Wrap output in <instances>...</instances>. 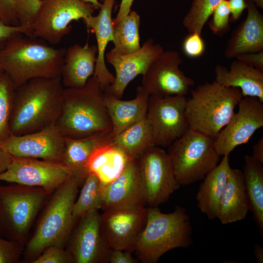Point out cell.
Wrapping results in <instances>:
<instances>
[{
    "label": "cell",
    "mask_w": 263,
    "mask_h": 263,
    "mask_svg": "<svg viewBox=\"0 0 263 263\" xmlns=\"http://www.w3.org/2000/svg\"><path fill=\"white\" fill-rule=\"evenodd\" d=\"M78 220L68 240L67 248L74 263H108L111 249L101 230L98 210L87 211Z\"/></svg>",
    "instance_id": "cell-16"
},
{
    "label": "cell",
    "mask_w": 263,
    "mask_h": 263,
    "mask_svg": "<svg viewBox=\"0 0 263 263\" xmlns=\"http://www.w3.org/2000/svg\"><path fill=\"white\" fill-rule=\"evenodd\" d=\"M19 25L29 27L33 22L41 0H13Z\"/></svg>",
    "instance_id": "cell-36"
},
{
    "label": "cell",
    "mask_w": 263,
    "mask_h": 263,
    "mask_svg": "<svg viewBox=\"0 0 263 263\" xmlns=\"http://www.w3.org/2000/svg\"><path fill=\"white\" fill-rule=\"evenodd\" d=\"M149 97L142 86L137 87L136 97L130 100H122L105 94L113 137L146 117Z\"/></svg>",
    "instance_id": "cell-25"
},
{
    "label": "cell",
    "mask_w": 263,
    "mask_h": 263,
    "mask_svg": "<svg viewBox=\"0 0 263 263\" xmlns=\"http://www.w3.org/2000/svg\"><path fill=\"white\" fill-rule=\"evenodd\" d=\"M115 1L104 0L97 16L92 15L83 19L87 27L91 28L95 35L97 53L93 75L103 91L115 80V76L106 67L104 58L107 44L113 40L114 25L112 14Z\"/></svg>",
    "instance_id": "cell-21"
},
{
    "label": "cell",
    "mask_w": 263,
    "mask_h": 263,
    "mask_svg": "<svg viewBox=\"0 0 263 263\" xmlns=\"http://www.w3.org/2000/svg\"><path fill=\"white\" fill-rule=\"evenodd\" d=\"M182 62L178 52L164 51L143 75L142 87L150 96H186L194 81L180 69Z\"/></svg>",
    "instance_id": "cell-13"
},
{
    "label": "cell",
    "mask_w": 263,
    "mask_h": 263,
    "mask_svg": "<svg viewBox=\"0 0 263 263\" xmlns=\"http://www.w3.org/2000/svg\"><path fill=\"white\" fill-rule=\"evenodd\" d=\"M55 125L64 137L71 138L112 131L105 94L94 75L82 88H64L61 109Z\"/></svg>",
    "instance_id": "cell-4"
},
{
    "label": "cell",
    "mask_w": 263,
    "mask_h": 263,
    "mask_svg": "<svg viewBox=\"0 0 263 263\" xmlns=\"http://www.w3.org/2000/svg\"><path fill=\"white\" fill-rule=\"evenodd\" d=\"M0 19L7 25H19L13 0H0Z\"/></svg>",
    "instance_id": "cell-41"
},
{
    "label": "cell",
    "mask_w": 263,
    "mask_h": 263,
    "mask_svg": "<svg viewBox=\"0 0 263 263\" xmlns=\"http://www.w3.org/2000/svg\"><path fill=\"white\" fill-rule=\"evenodd\" d=\"M97 49L87 41L84 46L75 44L66 49L61 72L64 88L84 87L93 75L96 61Z\"/></svg>",
    "instance_id": "cell-22"
},
{
    "label": "cell",
    "mask_w": 263,
    "mask_h": 263,
    "mask_svg": "<svg viewBox=\"0 0 263 263\" xmlns=\"http://www.w3.org/2000/svg\"><path fill=\"white\" fill-rule=\"evenodd\" d=\"M84 2L90 3L93 5L96 9H99L102 5V3L98 0H81Z\"/></svg>",
    "instance_id": "cell-49"
},
{
    "label": "cell",
    "mask_w": 263,
    "mask_h": 263,
    "mask_svg": "<svg viewBox=\"0 0 263 263\" xmlns=\"http://www.w3.org/2000/svg\"><path fill=\"white\" fill-rule=\"evenodd\" d=\"M0 144L12 157L62 163L64 137L56 125L21 135L10 134Z\"/></svg>",
    "instance_id": "cell-17"
},
{
    "label": "cell",
    "mask_w": 263,
    "mask_h": 263,
    "mask_svg": "<svg viewBox=\"0 0 263 263\" xmlns=\"http://www.w3.org/2000/svg\"><path fill=\"white\" fill-rule=\"evenodd\" d=\"M109 262L110 263H137V260L132 257L130 251L111 249Z\"/></svg>",
    "instance_id": "cell-43"
},
{
    "label": "cell",
    "mask_w": 263,
    "mask_h": 263,
    "mask_svg": "<svg viewBox=\"0 0 263 263\" xmlns=\"http://www.w3.org/2000/svg\"><path fill=\"white\" fill-rule=\"evenodd\" d=\"M250 210L243 172L230 169L222 194L217 218L224 225L244 219Z\"/></svg>",
    "instance_id": "cell-24"
},
{
    "label": "cell",
    "mask_w": 263,
    "mask_h": 263,
    "mask_svg": "<svg viewBox=\"0 0 263 263\" xmlns=\"http://www.w3.org/2000/svg\"><path fill=\"white\" fill-rule=\"evenodd\" d=\"M94 6L81 0H41L28 36L51 45L59 43L71 31L70 23L93 15Z\"/></svg>",
    "instance_id": "cell-9"
},
{
    "label": "cell",
    "mask_w": 263,
    "mask_h": 263,
    "mask_svg": "<svg viewBox=\"0 0 263 263\" xmlns=\"http://www.w3.org/2000/svg\"><path fill=\"white\" fill-rule=\"evenodd\" d=\"M133 1L134 0H121L117 14L113 20L114 26L130 13Z\"/></svg>",
    "instance_id": "cell-45"
},
{
    "label": "cell",
    "mask_w": 263,
    "mask_h": 263,
    "mask_svg": "<svg viewBox=\"0 0 263 263\" xmlns=\"http://www.w3.org/2000/svg\"><path fill=\"white\" fill-rule=\"evenodd\" d=\"M236 58L263 72V51L241 54Z\"/></svg>",
    "instance_id": "cell-42"
},
{
    "label": "cell",
    "mask_w": 263,
    "mask_h": 263,
    "mask_svg": "<svg viewBox=\"0 0 263 263\" xmlns=\"http://www.w3.org/2000/svg\"><path fill=\"white\" fill-rule=\"evenodd\" d=\"M112 142L133 160L155 146L146 117L113 136Z\"/></svg>",
    "instance_id": "cell-30"
},
{
    "label": "cell",
    "mask_w": 263,
    "mask_h": 263,
    "mask_svg": "<svg viewBox=\"0 0 263 263\" xmlns=\"http://www.w3.org/2000/svg\"><path fill=\"white\" fill-rule=\"evenodd\" d=\"M164 51L161 45L149 38L140 48L121 55L112 49L106 55L107 62L115 72L114 83L105 88V94L121 99L129 83L139 75H144L152 62Z\"/></svg>",
    "instance_id": "cell-18"
},
{
    "label": "cell",
    "mask_w": 263,
    "mask_h": 263,
    "mask_svg": "<svg viewBox=\"0 0 263 263\" xmlns=\"http://www.w3.org/2000/svg\"><path fill=\"white\" fill-rule=\"evenodd\" d=\"M20 33L28 36L29 27L19 25H7L0 19V47H2L7 40Z\"/></svg>",
    "instance_id": "cell-40"
},
{
    "label": "cell",
    "mask_w": 263,
    "mask_h": 263,
    "mask_svg": "<svg viewBox=\"0 0 263 263\" xmlns=\"http://www.w3.org/2000/svg\"><path fill=\"white\" fill-rule=\"evenodd\" d=\"M137 163L148 207H158L166 202L180 187L169 155L161 147L150 148L138 158Z\"/></svg>",
    "instance_id": "cell-10"
},
{
    "label": "cell",
    "mask_w": 263,
    "mask_h": 263,
    "mask_svg": "<svg viewBox=\"0 0 263 263\" xmlns=\"http://www.w3.org/2000/svg\"><path fill=\"white\" fill-rule=\"evenodd\" d=\"M87 175L74 173L50 195L34 234L24 247L23 254L30 263L49 246L64 248L77 221L73 208L78 188Z\"/></svg>",
    "instance_id": "cell-3"
},
{
    "label": "cell",
    "mask_w": 263,
    "mask_h": 263,
    "mask_svg": "<svg viewBox=\"0 0 263 263\" xmlns=\"http://www.w3.org/2000/svg\"><path fill=\"white\" fill-rule=\"evenodd\" d=\"M246 19L232 32L224 52L228 59L240 55L263 51V16L251 0H245Z\"/></svg>",
    "instance_id": "cell-20"
},
{
    "label": "cell",
    "mask_w": 263,
    "mask_h": 263,
    "mask_svg": "<svg viewBox=\"0 0 263 263\" xmlns=\"http://www.w3.org/2000/svg\"><path fill=\"white\" fill-rule=\"evenodd\" d=\"M16 89L4 72L0 74V143L11 134L9 123Z\"/></svg>",
    "instance_id": "cell-34"
},
{
    "label": "cell",
    "mask_w": 263,
    "mask_h": 263,
    "mask_svg": "<svg viewBox=\"0 0 263 263\" xmlns=\"http://www.w3.org/2000/svg\"><path fill=\"white\" fill-rule=\"evenodd\" d=\"M74 173L71 169L61 163L12 157L6 170L0 173V181L40 187L53 193Z\"/></svg>",
    "instance_id": "cell-12"
},
{
    "label": "cell",
    "mask_w": 263,
    "mask_h": 263,
    "mask_svg": "<svg viewBox=\"0 0 263 263\" xmlns=\"http://www.w3.org/2000/svg\"><path fill=\"white\" fill-rule=\"evenodd\" d=\"M146 205L144 190L136 160L118 177L103 188L101 209L104 211Z\"/></svg>",
    "instance_id": "cell-19"
},
{
    "label": "cell",
    "mask_w": 263,
    "mask_h": 263,
    "mask_svg": "<svg viewBox=\"0 0 263 263\" xmlns=\"http://www.w3.org/2000/svg\"><path fill=\"white\" fill-rule=\"evenodd\" d=\"M222 0H192L182 23L189 34H202L204 25Z\"/></svg>",
    "instance_id": "cell-33"
},
{
    "label": "cell",
    "mask_w": 263,
    "mask_h": 263,
    "mask_svg": "<svg viewBox=\"0 0 263 263\" xmlns=\"http://www.w3.org/2000/svg\"><path fill=\"white\" fill-rule=\"evenodd\" d=\"M103 211L100 214L101 227L110 248L133 252L146 222L147 207L114 208Z\"/></svg>",
    "instance_id": "cell-15"
},
{
    "label": "cell",
    "mask_w": 263,
    "mask_h": 263,
    "mask_svg": "<svg viewBox=\"0 0 263 263\" xmlns=\"http://www.w3.org/2000/svg\"><path fill=\"white\" fill-rule=\"evenodd\" d=\"M244 184L252 212L262 235L263 234V166L251 156L245 155L243 171Z\"/></svg>",
    "instance_id": "cell-29"
},
{
    "label": "cell",
    "mask_w": 263,
    "mask_h": 263,
    "mask_svg": "<svg viewBox=\"0 0 263 263\" xmlns=\"http://www.w3.org/2000/svg\"><path fill=\"white\" fill-rule=\"evenodd\" d=\"M12 157L4 150L0 143V173L6 170Z\"/></svg>",
    "instance_id": "cell-46"
},
{
    "label": "cell",
    "mask_w": 263,
    "mask_h": 263,
    "mask_svg": "<svg viewBox=\"0 0 263 263\" xmlns=\"http://www.w3.org/2000/svg\"><path fill=\"white\" fill-rule=\"evenodd\" d=\"M112 131L102 132L81 138L64 137L62 163L75 173H88L87 164L94 151L112 142Z\"/></svg>",
    "instance_id": "cell-28"
},
{
    "label": "cell",
    "mask_w": 263,
    "mask_h": 263,
    "mask_svg": "<svg viewBox=\"0 0 263 263\" xmlns=\"http://www.w3.org/2000/svg\"><path fill=\"white\" fill-rule=\"evenodd\" d=\"M230 169L228 156H223L221 162L205 176L199 187L196 195L197 207L210 220L217 218Z\"/></svg>",
    "instance_id": "cell-26"
},
{
    "label": "cell",
    "mask_w": 263,
    "mask_h": 263,
    "mask_svg": "<svg viewBox=\"0 0 263 263\" xmlns=\"http://www.w3.org/2000/svg\"><path fill=\"white\" fill-rule=\"evenodd\" d=\"M231 20H237L242 15L243 11L247 8V4L245 0H227Z\"/></svg>",
    "instance_id": "cell-44"
},
{
    "label": "cell",
    "mask_w": 263,
    "mask_h": 263,
    "mask_svg": "<svg viewBox=\"0 0 263 263\" xmlns=\"http://www.w3.org/2000/svg\"><path fill=\"white\" fill-rule=\"evenodd\" d=\"M140 17L135 11L130 13L114 26L113 40L117 53L125 55L138 50L140 47L139 27Z\"/></svg>",
    "instance_id": "cell-31"
},
{
    "label": "cell",
    "mask_w": 263,
    "mask_h": 263,
    "mask_svg": "<svg viewBox=\"0 0 263 263\" xmlns=\"http://www.w3.org/2000/svg\"><path fill=\"white\" fill-rule=\"evenodd\" d=\"M192 226L186 210L176 206L172 212L158 207H147V220L134 246L137 258L143 263H156L166 252L192 243Z\"/></svg>",
    "instance_id": "cell-5"
},
{
    "label": "cell",
    "mask_w": 263,
    "mask_h": 263,
    "mask_svg": "<svg viewBox=\"0 0 263 263\" xmlns=\"http://www.w3.org/2000/svg\"><path fill=\"white\" fill-rule=\"evenodd\" d=\"M66 48L18 33L0 49V65L16 89L35 78L61 77Z\"/></svg>",
    "instance_id": "cell-1"
},
{
    "label": "cell",
    "mask_w": 263,
    "mask_h": 263,
    "mask_svg": "<svg viewBox=\"0 0 263 263\" xmlns=\"http://www.w3.org/2000/svg\"><path fill=\"white\" fill-rule=\"evenodd\" d=\"M2 72H3V71H2V70L1 67L0 66V74H1Z\"/></svg>",
    "instance_id": "cell-51"
},
{
    "label": "cell",
    "mask_w": 263,
    "mask_h": 263,
    "mask_svg": "<svg viewBox=\"0 0 263 263\" xmlns=\"http://www.w3.org/2000/svg\"><path fill=\"white\" fill-rule=\"evenodd\" d=\"M238 106V112L234 113L214 139L215 148L220 156H229L236 147L246 144L263 126V102L257 97H243Z\"/></svg>",
    "instance_id": "cell-14"
},
{
    "label": "cell",
    "mask_w": 263,
    "mask_h": 263,
    "mask_svg": "<svg viewBox=\"0 0 263 263\" xmlns=\"http://www.w3.org/2000/svg\"><path fill=\"white\" fill-rule=\"evenodd\" d=\"M64 88L61 77L33 78L18 87L10 120L11 134L21 135L55 125Z\"/></svg>",
    "instance_id": "cell-2"
},
{
    "label": "cell",
    "mask_w": 263,
    "mask_h": 263,
    "mask_svg": "<svg viewBox=\"0 0 263 263\" xmlns=\"http://www.w3.org/2000/svg\"><path fill=\"white\" fill-rule=\"evenodd\" d=\"M52 193L17 184L0 186V236L24 247L38 214Z\"/></svg>",
    "instance_id": "cell-7"
},
{
    "label": "cell",
    "mask_w": 263,
    "mask_h": 263,
    "mask_svg": "<svg viewBox=\"0 0 263 263\" xmlns=\"http://www.w3.org/2000/svg\"><path fill=\"white\" fill-rule=\"evenodd\" d=\"M24 246L17 241L0 236V263H18L23 253Z\"/></svg>",
    "instance_id": "cell-38"
},
{
    "label": "cell",
    "mask_w": 263,
    "mask_h": 263,
    "mask_svg": "<svg viewBox=\"0 0 263 263\" xmlns=\"http://www.w3.org/2000/svg\"><path fill=\"white\" fill-rule=\"evenodd\" d=\"M215 81L226 87L239 88L243 97H257L263 102V72L236 59L229 69L217 64Z\"/></svg>",
    "instance_id": "cell-23"
},
{
    "label": "cell",
    "mask_w": 263,
    "mask_h": 263,
    "mask_svg": "<svg viewBox=\"0 0 263 263\" xmlns=\"http://www.w3.org/2000/svg\"><path fill=\"white\" fill-rule=\"evenodd\" d=\"M103 187L98 177L88 172L83 183L79 195L73 208V215L78 221L85 213L92 209H101Z\"/></svg>",
    "instance_id": "cell-32"
},
{
    "label": "cell",
    "mask_w": 263,
    "mask_h": 263,
    "mask_svg": "<svg viewBox=\"0 0 263 263\" xmlns=\"http://www.w3.org/2000/svg\"><path fill=\"white\" fill-rule=\"evenodd\" d=\"M243 97L239 88L206 82L191 91L186 112L189 128L215 138Z\"/></svg>",
    "instance_id": "cell-6"
},
{
    "label": "cell",
    "mask_w": 263,
    "mask_h": 263,
    "mask_svg": "<svg viewBox=\"0 0 263 263\" xmlns=\"http://www.w3.org/2000/svg\"><path fill=\"white\" fill-rule=\"evenodd\" d=\"M183 51L188 56L195 58L200 56L205 51V45L201 35L196 33H190L184 39Z\"/></svg>",
    "instance_id": "cell-39"
},
{
    "label": "cell",
    "mask_w": 263,
    "mask_h": 263,
    "mask_svg": "<svg viewBox=\"0 0 263 263\" xmlns=\"http://www.w3.org/2000/svg\"><path fill=\"white\" fill-rule=\"evenodd\" d=\"M104 0H98L99 1H100V2H102Z\"/></svg>",
    "instance_id": "cell-52"
},
{
    "label": "cell",
    "mask_w": 263,
    "mask_h": 263,
    "mask_svg": "<svg viewBox=\"0 0 263 263\" xmlns=\"http://www.w3.org/2000/svg\"><path fill=\"white\" fill-rule=\"evenodd\" d=\"M254 254L259 263H263V248L259 244H256L254 248Z\"/></svg>",
    "instance_id": "cell-48"
},
{
    "label": "cell",
    "mask_w": 263,
    "mask_h": 263,
    "mask_svg": "<svg viewBox=\"0 0 263 263\" xmlns=\"http://www.w3.org/2000/svg\"><path fill=\"white\" fill-rule=\"evenodd\" d=\"M31 263H74V259L66 249L53 245L46 247Z\"/></svg>",
    "instance_id": "cell-37"
},
{
    "label": "cell",
    "mask_w": 263,
    "mask_h": 263,
    "mask_svg": "<svg viewBox=\"0 0 263 263\" xmlns=\"http://www.w3.org/2000/svg\"><path fill=\"white\" fill-rule=\"evenodd\" d=\"M230 15L228 0H222L214 10L208 24L213 34L221 37L229 31Z\"/></svg>",
    "instance_id": "cell-35"
},
{
    "label": "cell",
    "mask_w": 263,
    "mask_h": 263,
    "mask_svg": "<svg viewBox=\"0 0 263 263\" xmlns=\"http://www.w3.org/2000/svg\"><path fill=\"white\" fill-rule=\"evenodd\" d=\"M251 156L256 161L263 164V136L253 146Z\"/></svg>",
    "instance_id": "cell-47"
},
{
    "label": "cell",
    "mask_w": 263,
    "mask_h": 263,
    "mask_svg": "<svg viewBox=\"0 0 263 263\" xmlns=\"http://www.w3.org/2000/svg\"><path fill=\"white\" fill-rule=\"evenodd\" d=\"M214 139L188 129L168 147L176 180L187 186L201 180L218 164Z\"/></svg>",
    "instance_id": "cell-8"
},
{
    "label": "cell",
    "mask_w": 263,
    "mask_h": 263,
    "mask_svg": "<svg viewBox=\"0 0 263 263\" xmlns=\"http://www.w3.org/2000/svg\"><path fill=\"white\" fill-rule=\"evenodd\" d=\"M255 5L260 8L263 9V0H251Z\"/></svg>",
    "instance_id": "cell-50"
},
{
    "label": "cell",
    "mask_w": 263,
    "mask_h": 263,
    "mask_svg": "<svg viewBox=\"0 0 263 263\" xmlns=\"http://www.w3.org/2000/svg\"><path fill=\"white\" fill-rule=\"evenodd\" d=\"M186 96H150L146 118L155 146L168 147L189 128Z\"/></svg>",
    "instance_id": "cell-11"
},
{
    "label": "cell",
    "mask_w": 263,
    "mask_h": 263,
    "mask_svg": "<svg viewBox=\"0 0 263 263\" xmlns=\"http://www.w3.org/2000/svg\"><path fill=\"white\" fill-rule=\"evenodd\" d=\"M133 161L112 142L94 151L87 164L86 169L98 177L104 188L118 177Z\"/></svg>",
    "instance_id": "cell-27"
}]
</instances>
